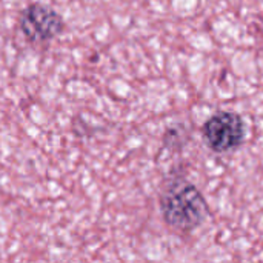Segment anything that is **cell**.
Instances as JSON below:
<instances>
[{
  "instance_id": "cell-2",
  "label": "cell",
  "mask_w": 263,
  "mask_h": 263,
  "mask_svg": "<svg viewBox=\"0 0 263 263\" xmlns=\"http://www.w3.org/2000/svg\"><path fill=\"white\" fill-rule=\"evenodd\" d=\"M202 136L208 148L217 154L234 151L245 139L243 119L233 111H219L203 123Z\"/></svg>"
},
{
  "instance_id": "cell-3",
  "label": "cell",
  "mask_w": 263,
  "mask_h": 263,
  "mask_svg": "<svg viewBox=\"0 0 263 263\" xmlns=\"http://www.w3.org/2000/svg\"><path fill=\"white\" fill-rule=\"evenodd\" d=\"M20 29L31 42H48L63 29V18L52 8L32 3L20 14Z\"/></svg>"
},
{
  "instance_id": "cell-1",
  "label": "cell",
  "mask_w": 263,
  "mask_h": 263,
  "mask_svg": "<svg viewBox=\"0 0 263 263\" xmlns=\"http://www.w3.org/2000/svg\"><path fill=\"white\" fill-rule=\"evenodd\" d=\"M160 211L166 225L182 233L194 231L210 214L202 193L185 179H174L162 190Z\"/></svg>"
}]
</instances>
